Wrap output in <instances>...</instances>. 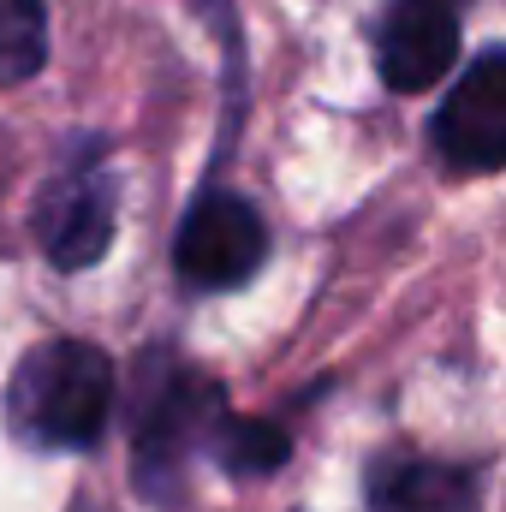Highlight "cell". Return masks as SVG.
I'll return each mask as SVG.
<instances>
[{"label": "cell", "instance_id": "277c9868", "mask_svg": "<svg viewBox=\"0 0 506 512\" xmlns=\"http://www.w3.org/2000/svg\"><path fill=\"white\" fill-rule=\"evenodd\" d=\"M262 251H268V233H262V221H256L251 203L233 197V191H209V197L185 215L173 262H179V274H185L191 286L215 292V286L251 280Z\"/></svg>", "mask_w": 506, "mask_h": 512}, {"label": "cell", "instance_id": "7a4b0ae2", "mask_svg": "<svg viewBox=\"0 0 506 512\" xmlns=\"http://www.w3.org/2000/svg\"><path fill=\"white\" fill-rule=\"evenodd\" d=\"M36 239L48 262L90 268L114 239V173L96 155H78L54 173V185L36 203Z\"/></svg>", "mask_w": 506, "mask_h": 512}, {"label": "cell", "instance_id": "5b68a950", "mask_svg": "<svg viewBox=\"0 0 506 512\" xmlns=\"http://www.w3.org/2000/svg\"><path fill=\"white\" fill-rule=\"evenodd\" d=\"M459 12L465 0H393L381 12L376 30V60L387 90H429L447 78L459 60Z\"/></svg>", "mask_w": 506, "mask_h": 512}, {"label": "cell", "instance_id": "3957f363", "mask_svg": "<svg viewBox=\"0 0 506 512\" xmlns=\"http://www.w3.org/2000/svg\"><path fill=\"white\" fill-rule=\"evenodd\" d=\"M435 149L459 173L506 167V48H489L459 72L435 114Z\"/></svg>", "mask_w": 506, "mask_h": 512}, {"label": "cell", "instance_id": "6da1fadb", "mask_svg": "<svg viewBox=\"0 0 506 512\" xmlns=\"http://www.w3.org/2000/svg\"><path fill=\"white\" fill-rule=\"evenodd\" d=\"M108 411H114V364L84 340H48L12 376V423L36 447H90Z\"/></svg>", "mask_w": 506, "mask_h": 512}, {"label": "cell", "instance_id": "ba28073f", "mask_svg": "<svg viewBox=\"0 0 506 512\" xmlns=\"http://www.w3.org/2000/svg\"><path fill=\"white\" fill-rule=\"evenodd\" d=\"M48 60V6L42 0H0V84L36 78Z\"/></svg>", "mask_w": 506, "mask_h": 512}, {"label": "cell", "instance_id": "8992f818", "mask_svg": "<svg viewBox=\"0 0 506 512\" xmlns=\"http://www.w3.org/2000/svg\"><path fill=\"white\" fill-rule=\"evenodd\" d=\"M221 411H227V399H221L209 382L173 376V382L161 387V393H155V405L143 411V429H137V471H143V483H149V489H161V477H167V471H179V465H185V453H191L197 441H209V435H215Z\"/></svg>", "mask_w": 506, "mask_h": 512}, {"label": "cell", "instance_id": "52a82bcc", "mask_svg": "<svg viewBox=\"0 0 506 512\" xmlns=\"http://www.w3.org/2000/svg\"><path fill=\"white\" fill-rule=\"evenodd\" d=\"M370 512H477V477L435 459H387L370 477Z\"/></svg>", "mask_w": 506, "mask_h": 512}, {"label": "cell", "instance_id": "9c48e42d", "mask_svg": "<svg viewBox=\"0 0 506 512\" xmlns=\"http://www.w3.org/2000/svg\"><path fill=\"white\" fill-rule=\"evenodd\" d=\"M209 447H215L239 477L274 471V465L286 459V435H280V429H268V423H245V417H227V411H221V423H215Z\"/></svg>", "mask_w": 506, "mask_h": 512}]
</instances>
